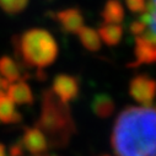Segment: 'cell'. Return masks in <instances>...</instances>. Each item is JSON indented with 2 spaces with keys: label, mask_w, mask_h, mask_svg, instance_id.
I'll return each mask as SVG.
<instances>
[{
  "label": "cell",
  "mask_w": 156,
  "mask_h": 156,
  "mask_svg": "<svg viewBox=\"0 0 156 156\" xmlns=\"http://www.w3.org/2000/svg\"><path fill=\"white\" fill-rule=\"evenodd\" d=\"M0 83H2V76H0Z\"/></svg>",
  "instance_id": "23"
},
{
  "label": "cell",
  "mask_w": 156,
  "mask_h": 156,
  "mask_svg": "<svg viewBox=\"0 0 156 156\" xmlns=\"http://www.w3.org/2000/svg\"><path fill=\"white\" fill-rule=\"evenodd\" d=\"M77 36H79V40L84 48H86L87 51L96 52L101 48V40L98 37V33L94 28L83 26L77 32Z\"/></svg>",
  "instance_id": "16"
},
{
  "label": "cell",
  "mask_w": 156,
  "mask_h": 156,
  "mask_svg": "<svg viewBox=\"0 0 156 156\" xmlns=\"http://www.w3.org/2000/svg\"><path fill=\"white\" fill-rule=\"evenodd\" d=\"M132 98L143 106H150L156 97V81L147 75H136L129 83Z\"/></svg>",
  "instance_id": "4"
},
{
  "label": "cell",
  "mask_w": 156,
  "mask_h": 156,
  "mask_svg": "<svg viewBox=\"0 0 156 156\" xmlns=\"http://www.w3.org/2000/svg\"><path fill=\"white\" fill-rule=\"evenodd\" d=\"M54 20L60 25L62 30L68 33H77L84 26V17L79 9L70 8L53 14Z\"/></svg>",
  "instance_id": "7"
},
{
  "label": "cell",
  "mask_w": 156,
  "mask_h": 156,
  "mask_svg": "<svg viewBox=\"0 0 156 156\" xmlns=\"http://www.w3.org/2000/svg\"><path fill=\"white\" fill-rule=\"evenodd\" d=\"M111 143L117 156H156V108L123 109L115 119Z\"/></svg>",
  "instance_id": "1"
},
{
  "label": "cell",
  "mask_w": 156,
  "mask_h": 156,
  "mask_svg": "<svg viewBox=\"0 0 156 156\" xmlns=\"http://www.w3.org/2000/svg\"><path fill=\"white\" fill-rule=\"evenodd\" d=\"M0 76L9 81L10 84L22 80L21 69L19 64L9 55H4L0 58Z\"/></svg>",
  "instance_id": "13"
},
{
  "label": "cell",
  "mask_w": 156,
  "mask_h": 156,
  "mask_svg": "<svg viewBox=\"0 0 156 156\" xmlns=\"http://www.w3.org/2000/svg\"><path fill=\"white\" fill-rule=\"evenodd\" d=\"M114 101L107 94H97L91 101V109L98 118H108L114 112Z\"/></svg>",
  "instance_id": "11"
},
{
  "label": "cell",
  "mask_w": 156,
  "mask_h": 156,
  "mask_svg": "<svg viewBox=\"0 0 156 156\" xmlns=\"http://www.w3.org/2000/svg\"><path fill=\"white\" fill-rule=\"evenodd\" d=\"M46 2H54V0H46Z\"/></svg>",
  "instance_id": "22"
},
{
  "label": "cell",
  "mask_w": 156,
  "mask_h": 156,
  "mask_svg": "<svg viewBox=\"0 0 156 156\" xmlns=\"http://www.w3.org/2000/svg\"><path fill=\"white\" fill-rule=\"evenodd\" d=\"M36 127L47 138L48 145L65 146L75 133V124L66 103H63L52 90L43 92L41 115Z\"/></svg>",
  "instance_id": "2"
},
{
  "label": "cell",
  "mask_w": 156,
  "mask_h": 156,
  "mask_svg": "<svg viewBox=\"0 0 156 156\" xmlns=\"http://www.w3.org/2000/svg\"><path fill=\"white\" fill-rule=\"evenodd\" d=\"M140 20L145 23V37L156 41V0H147L146 10L141 14Z\"/></svg>",
  "instance_id": "15"
},
{
  "label": "cell",
  "mask_w": 156,
  "mask_h": 156,
  "mask_svg": "<svg viewBox=\"0 0 156 156\" xmlns=\"http://www.w3.org/2000/svg\"><path fill=\"white\" fill-rule=\"evenodd\" d=\"M22 121L20 112L15 108V105L8 98L5 91L0 90V123L16 124Z\"/></svg>",
  "instance_id": "10"
},
{
  "label": "cell",
  "mask_w": 156,
  "mask_h": 156,
  "mask_svg": "<svg viewBox=\"0 0 156 156\" xmlns=\"http://www.w3.org/2000/svg\"><path fill=\"white\" fill-rule=\"evenodd\" d=\"M8 98L15 105H32L33 103V94L30 85L23 81L19 80L16 83L10 84L6 89Z\"/></svg>",
  "instance_id": "9"
},
{
  "label": "cell",
  "mask_w": 156,
  "mask_h": 156,
  "mask_svg": "<svg viewBox=\"0 0 156 156\" xmlns=\"http://www.w3.org/2000/svg\"><path fill=\"white\" fill-rule=\"evenodd\" d=\"M0 156H5V146L0 143Z\"/></svg>",
  "instance_id": "21"
},
{
  "label": "cell",
  "mask_w": 156,
  "mask_h": 156,
  "mask_svg": "<svg viewBox=\"0 0 156 156\" xmlns=\"http://www.w3.org/2000/svg\"><path fill=\"white\" fill-rule=\"evenodd\" d=\"M17 53L22 62L42 70L52 65L58 57V44L51 32L43 28H30L17 40Z\"/></svg>",
  "instance_id": "3"
},
{
  "label": "cell",
  "mask_w": 156,
  "mask_h": 156,
  "mask_svg": "<svg viewBox=\"0 0 156 156\" xmlns=\"http://www.w3.org/2000/svg\"><path fill=\"white\" fill-rule=\"evenodd\" d=\"M101 16L105 23L111 25H119L124 20V8L119 0H107Z\"/></svg>",
  "instance_id": "12"
},
{
  "label": "cell",
  "mask_w": 156,
  "mask_h": 156,
  "mask_svg": "<svg viewBox=\"0 0 156 156\" xmlns=\"http://www.w3.org/2000/svg\"><path fill=\"white\" fill-rule=\"evenodd\" d=\"M30 3V0H0V9L9 15L22 12Z\"/></svg>",
  "instance_id": "17"
},
{
  "label": "cell",
  "mask_w": 156,
  "mask_h": 156,
  "mask_svg": "<svg viewBox=\"0 0 156 156\" xmlns=\"http://www.w3.org/2000/svg\"><path fill=\"white\" fill-rule=\"evenodd\" d=\"M129 30L132 32L133 36L135 37H140V36H144L145 32H146V27H145V23L141 21V20H138V21H134L130 23L129 26Z\"/></svg>",
  "instance_id": "19"
},
{
  "label": "cell",
  "mask_w": 156,
  "mask_h": 156,
  "mask_svg": "<svg viewBox=\"0 0 156 156\" xmlns=\"http://www.w3.org/2000/svg\"><path fill=\"white\" fill-rule=\"evenodd\" d=\"M98 37L103 41L107 46L113 47L117 46L123 37V28L119 25H111V23H103L98 28Z\"/></svg>",
  "instance_id": "14"
},
{
  "label": "cell",
  "mask_w": 156,
  "mask_h": 156,
  "mask_svg": "<svg viewBox=\"0 0 156 156\" xmlns=\"http://www.w3.org/2000/svg\"><path fill=\"white\" fill-rule=\"evenodd\" d=\"M134 54L135 60L129 63V68H136L144 64L156 63V41H152L145 36L135 37Z\"/></svg>",
  "instance_id": "6"
},
{
  "label": "cell",
  "mask_w": 156,
  "mask_h": 156,
  "mask_svg": "<svg viewBox=\"0 0 156 156\" xmlns=\"http://www.w3.org/2000/svg\"><path fill=\"white\" fill-rule=\"evenodd\" d=\"M124 2H126L127 8L132 12L143 14L147 6V0H124Z\"/></svg>",
  "instance_id": "18"
},
{
  "label": "cell",
  "mask_w": 156,
  "mask_h": 156,
  "mask_svg": "<svg viewBox=\"0 0 156 156\" xmlns=\"http://www.w3.org/2000/svg\"><path fill=\"white\" fill-rule=\"evenodd\" d=\"M21 143L30 154L40 155L47 151L48 149V141L46 135L38 129L37 127L33 128H26L23 132V136L21 139Z\"/></svg>",
  "instance_id": "8"
},
{
  "label": "cell",
  "mask_w": 156,
  "mask_h": 156,
  "mask_svg": "<svg viewBox=\"0 0 156 156\" xmlns=\"http://www.w3.org/2000/svg\"><path fill=\"white\" fill-rule=\"evenodd\" d=\"M52 92L63 102L66 103L76 98L79 95V83L76 77L68 74H59L54 77L52 84Z\"/></svg>",
  "instance_id": "5"
},
{
  "label": "cell",
  "mask_w": 156,
  "mask_h": 156,
  "mask_svg": "<svg viewBox=\"0 0 156 156\" xmlns=\"http://www.w3.org/2000/svg\"><path fill=\"white\" fill-rule=\"evenodd\" d=\"M25 152V147L22 145V143H16L10 147V155L11 156H22Z\"/></svg>",
  "instance_id": "20"
},
{
  "label": "cell",
  "mask_w": 156,
  "mask_h": 156,
  "mask_svg": "<svg viewBox=\"0 0 156 156\" xmlns=\"http://www.w3.org/2000/svg\"><path fill=\"white\" fill-rule=\"evenodd\" d=\"M102 156H109V155H102Z\"/></svg>",
  "instance_id": "24"
}]
</instances>
